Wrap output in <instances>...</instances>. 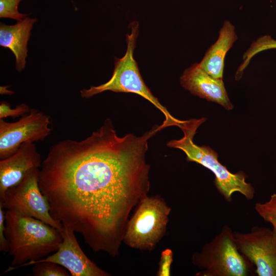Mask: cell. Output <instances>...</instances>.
I'll return each instance as SVG.
<instances>
[{
    "label": "cell",
    "instance_id": "cell-1",
    "mask_svg": "<svg viewBox=\"0 0 276 276\" xmlns=\"http://www.w3.org/2000/svg\"><path fill=\"white\" fill-rule=\"evenodd\" d=\"M159 131L121 137L106 119L85 139L53 145L38 177L52 217L94 250L114 255L126 215L148 190V141Z\"/></svg>",
    "mask_w": 276,
    "mask_h": 276
},
{
    "label": "cell",
    "instance_id": "cell-2",
    "mask_svg": "<svg viewBox=\"0 0 276 276\" xmlns=\"http://www.w3.org/2000/svg\"><path fill=\"white\" fill-rule=\"evenodd\" d=\"M5 236L12 257L6 273L26 262L56 251L62 241L61 232L36 218L10 210L5 212Z\"/></svg>",
    "mask_w": 276,
    "mask_h": 276
},
{
    "label": "cell",
    "instance_id": "cell-3",
    "mask_svg": "<svg viewBox=\"0 0 276 276\" xmlns=\"http://www.w3.org/2000/svg\"><path fill=\"white\" fill-rule=\"evenodd\" d=\"M205 121L204 118L182 121L179 128L183 132V136L170 141L167 146L182 150L188 162L199 164L212 172L215 177L216 188L226 201H231L232 195L236 192L247 200H251L255 190L250 183L246 182L247 176L243 171L231 172L218 161V154L213 149L206 146H198L193 142L197 128Z\"/></svg>",
    "mask_w": 276,
    "mask_h": 276
},
{
    "label": "cell",
    "instance_id": "cell-4",
    "mask_svg": "<svg viewBox=\"0 0 276 276\" xmlns=\"http://www.w3.org/2000/svg\"><path fill=\"white\" fill-rule=\"evenodd\" d=\"M129 27L130 32L126 35V53L121 58H116L111 78L104 84L91 86L88 89L81 90V97L87 99L108 90L116 93L136 94L150 102L162 112L165 117V120L161 125L163 129L172 126L179 127L182 121L174 118L169 113L167 108L160 103L144 82L133 56L136 41L139 35V22H132Z\"/></svg>",
    "mask_w": 276,
    "mask_h": 276
},
{
    "label": "cell",
    "instance_id": "cell-5",
    "mask_svg": "<svg viewBox=\"0 0 276 276\" xmlns=\"http://www.w3.org/2000/svg\"><path fill=\"white\" fill-rule=\"evenodd\" d=\"M192 262L201 270L198 276L256 275L254 265L239 251L234 232L226 225L193 255Z\"/></svg>",
    "mask_w": 276,
    "mask_h": 276
},
{
    "label": "cell",
    "instance_id": "cell-6",
    "mask_svg": "<svg viewBox=\"0 0 276 276\" xmlns=\"http://www.w3.org/2000/svg\"><path fill=\"white\" fill-rule=\"evenodd\" d=\"M170 211L159 198L144 197L128 222L125 242L132 248H152L165 233Z\"/></svg>",
    "mask_w": 276,
    "mask_h": 276
},
{
    "label": "cell",
    "instance_id": "cell-7",
    "mask_svg": "<svg viewBox=\"0 0 276 276\" xmlns=\"http://www.w3.org/2000/svg\"><path fill=\"white\" fill-rule=\"evenodd\" d=\"M39 170H31L18 185L9 189L0 198V204L6 210L36 218L62 232L63 225L51 215L49 202L39 188Z\"/></svg>",
    "mask_w": 276,
    "mask_h": 276
},
{
    "label": "cell",
    "instance_id": "cell-8",
    "mask_svg": "<svg viewBox=\"0 0 276 276\" xmlns=\"http://www.w3.org/2000/svg\"><path fill=\"white\" fill-rule=\"evenodd\" d=\"M48 115L34 109L16 122L0 119V159L12 155L24 143L44 140L52 131Z\"/></svg>",
    "mask_w": 276,
    "mask_h": 276
},
{
    "label": "cell",
    "instance_id": "cell-9",
    "mask_svg": "<svg viewBox=\"0 0 276 276\" xmlns=\"http://www.w3.org/2000/svg\"><path fill=\"white\" fill-rule=\"evenodd\" d=\"M239 251L254 265L258 276H276V231L255 226L250 232H234Z\"/></svg>",
    "mask_w": 276,
    "mask_h": 276
},
{
    "label": "cell",
    "instance_id": "cell-10",
    "mask_svg": "<svg viewBox=\"0 0 276 276\" xmlns=\"http://www.w3.org/2000/svg\"><path fill=\"white\" fill-rule=\"evenodd\" d=\"M75 233L74 231L64 227L61 232L62 241L53 254L38 260L26 262L15 267L13 270L38 263L51 262L63 267L72 276L109 275L86 256L79 245Z\"/></svg>",
    "mask_w": 276,
    "mask_h": 276
},
{
    "label": "cell",
    "instance_id": "cell-11",
    "mask_svg": "<svg viewBox=\"0 0 276 276\" xmlns=\"http://www.w3.org/2000/svg\"><path fill=\"white\" fill-rule=\"evenodd\" d=\"M34 143L22 144L12 155L0 160V198L10 188L18 185L28 173L42 165Z\"/></svg>",
    "mask_w": 276,
    "mask_h": 276
},
{
    "label": "cell",
    "instance_id": "cell-12",
    "mask_svg": "<svg viewBox=\"0 0 276 276\" xmlns=\"http://www.w3.org/2000/svg\"><path fill=\"white\" fill-rule=\"evenodd\" d=\"M180 83L195 96L217 103L227 110L233 108L222 79L213 77L197 63L185 70L180 77Z\"/></svg>",
    "mask_w": 276,
    "mask_h": 276
},
{
    "label": "cell",
    "instance_id": "cell-13",
    "mask_svg": "<svg viewBox=\"0 0 276 276\" xmlns=\"http://www.w3.org/2000/svg\"><path fill=\"white\" fill-rule=\"evenodd\" d=\"M36 18L26 17L14 25H0V45L9 49L15 58V68L22 71L26 66L28 56V42Z\"/></svg>",
    "mask_w": 276,
    "mask_h": 276
},
{
    "label": "cell",
    "instance_id": "cell-14",
    "mask_svg": "<svg viewBox=\"0 0 276 276\" xmlns=\"http://www.w3.org/2000/svg\"><path fill=\"white\" fill-rule=\"evenodd\" d=\"M237 39L235 27L225 20L217 41L206 51L199 66L213 77L222 79L226 54Z\"/></svg>",
    "mask_w": 276,
    "mask_h": 276
},
{
    "label": "cell",
    "instance_id": "cell-15",
    "mask_svg": "<svg viewBox=\"0 0 276 276\" xmlns=\"http://www.w3.org/2000/svg\"><path fill=\"white\" fill-rule=\"evenodd\" d=\"M272 49H276V40L270 35L262 36L254 41L243 56V63L237 71L236 78L239 79L241 77L244 70L255 55L260 52Z\"/></svg>",
    "mask_w": 276,
    "mask_h": 276
},
{
    "label": "cell",
    "instance_id": "cell-16",
    "mask_svg": "<svg viewBox=\"0 0 276 276\" xmlns=\"http://www.w3.org/2000/svg\"><path fill=\"white\" fill-rule=\"evenodd\" d=\"M255 210L261 218L270 223L276 231V193L271 195L266 201L256 203Z\"/></svg>",
    "mask_w": 276,
    "mask_h": 276
},
{
    "label": "cell",
    "instance_id": "cell-17",
    "mask_svg": "<svg viewBox=\"0 0 276 276\" xmlns=\"http://www.w3.org/2000/svg\"><path fill=\"white\" fill-rule=\"evenodd\" d=\"M32 268L35 276H69V272L63 267L51 262L35 264Z\"/></svg>",
    "mask_w": 276,
    "mask_h": 276
},
{
    "label": "cell",
    "instance_id": "cell-18",
    "mask_svg": "<svg viewBox=\"0 0 276 276\" xmlns=\"http://www.w3.org/2000/svg\"><path fill=\"white\" fill-rule=\"evenodd\" d=\"M21 0H0V18H10L20 21L28 15L20 13L18 5Z\"/></svg>",
    "mask_w": 276,
    "mask_h": 276
},
{
    "label": "cell",
    "instance_id": "cell-19",
    "mask_svg": "<svg viewBox=\"0 0 276 276\" xmlns=\"http://www.w3.org/2000/svg\"><path fill=\"white\" fill-rule=\"evenodd\" d=\"M31 109L25 103L17 105L15 108H12L11 105L6 101L0 104V119L10 117L12 118L24 116L29 113Z\"/></svg>",
    "mask_w": 276,
    "mask_h": 276
},
{
    "label": "cell",
    "instance_id": "cell-20",
    "mask_svg": "<svg viewBox=\"0 0 276 276\" xmlns=\"http://www.w3.org/2000/svg\"><path fill=\"white\" fill-rule=\"evenodd\" d=\"M173 261V252L170 249L163 251L161 255L159 267L157 273L159 276L170 275V268Z\"/></svg>",
    "mask_w": 276,
    "mask_h": 276
},
{
    "label": "cell",
    "instance_id": "cell-21",
    "mask_svg": "<svg viewBox=\"0 0 276 276\" xmlns=\"http://www.w3.org/2000/svg\"><path fill=\"white\" fill-rule=\"evenodd\" d=\"M0 204V250L8 252L9 246L5 236V212Z\"/></svg>",
    "mask_w": 276,
    "mask_h": 276
}]
</instances>
